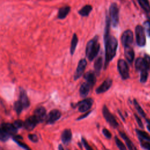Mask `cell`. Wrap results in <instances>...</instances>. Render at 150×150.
<instances>
[{
	"instance_id": "cell-1",
	"label": "cell",
	"mask_w": 150,
	"mask_h": 150,
	"mask_svg": "<svg viewBox=\"0 0 150 150\" xmlns=\"http://www.w3.org/2000/svg\"><path fill=\"white\" fill-rule=\"evenodd\" d=\"M105 44V63L104 69H106L109 62L112 60L116 54L118 47V40L113 36L109 35H104Z\"/></svg>"
},
{
	"instance_id": "cell-2",
	"label": "cell",
	"mask_w": 150,
	"mask_h": 150,
	"mask_svg": "<svg viewBox=\"0 0 150 150\" xmlns=\"http://www.w3.org/2000/svg\"><path fill=\"white\" fill-rule=\"evenodd\" d=\"M100 50V44L98 42V36H96L89 40L86 47V56L90 61H92L97 55Z\"/></svg>"
},
{
	"instance_id": "cell-3",
	"label": "cell",
	"mask_w": 150,
	"mask_h": 150,
	"mask_svg": "<svg viewBox=\"0 0 150 150\" xmlns=\"http://www.w3.org/2000/svg\"><path fill=\"white\" fill-rule=\"evenodd\" d=\"M135 67L137 71H148L150 69V56L145 54L143 58H137L135 62Z\"/></svg>"
},
{
	"instance_id": "cell-4",
	"label": "cell",
	"mask_w": 150,
	"mask_h": 150,
	"mask_svg": "<svg viewBox=\"0 0 150 150\" xmlns=\"http://www.w3.org/2000/svg\"><path fill=\"white\" fill-rule=\"evenodd\" d=\"M109 15L110 23L114 28L118 26L119 23V9L115 3H112L109 8Z\"/></svg>"
},
{
	"instance_id": "cell-5",
	"label": "cell",
	"mask_w": 150,
	"mask_h": 150,
	"mask_svg": "<svg viewBox=\"0 0 150 150\" xmlns=\"http://www.w3.org/2000/svg\"><path fill=\"white\" fill-rule=\"evenodd\" d=\"M117 69L122 79L126 80L129 77V67L124 59H119L117 62Z\"/></svg>"
},
{
	"instance_id": "cell-6",
	"label": "cell",
	"mask_w": 150,
	"mask_h": 150,
	"mask_svg": "<svg viewBox=\"0 0 150 150\" xmlns=\"http://www.w3.org/2000/svg\"><path fill=\"white\" fill-rule=\"evenodd\" d=\"M93 104V100L91 98H87L84 99L76 104L72 105L73 107H78V110L79 112H84L88 111L91 107Z\"/></svg>"
},
{
	"instance_id": "cell-7",
	"label": "cell",
	"mask_w": 150,
	"mask_h": 150,
	"mask_svg": "<svg viewBox=\"0 0 150 150\" xmlns=\"http://www.w3.org/2000/svg\"><path fill=\"white\" fill-rule=\"evenodd\" d=\"M103 115L106 121L114 128H117L118 127L119 124L117 121L114 116L110 112L108 108L105 105H104L102 109Z\"/></svg>"
},
{
	"instance_id": "cell-8",
	"label": "cell",
	"mask_w": 150,
	"mask_h": 150,
	"mask_svg": "<svg viewBox=\"0 0 150 150\" xmlns=\"http://www.w3.org/2000/svg\"><path fill=\"white\" fill-rule=\"evenodd\" d=\"M135 32L137 45L139 47H144L146 44V37L143 27L141 25H137Z\"/></svg>"
},
{
	"instance_id": "cell-9",
	"label": "cell",
	"mask_w": 150,
	"mask_h": 150,
	"mask_svg": "<svg viewBox=\"0 0 150 150\" xmlns=\"http://www.w3.org/2000/svg\"><path fill=\"white\" fill-rule=\"evenodd\" d=\"M121 43L124 47L131 46L133 42V33L129 30H125L121 36Z\"/></svg>"
},
{
	"instance_id": "cell-10",
	"label": "cell",
	"mask_w": 150,
	"mask_h": 150,
	"mask_svg": "<svg viewBox=\"0 0 150 150\" xmlns=\"http://www.w3.org/2000/svg\"><path fill=\"white\" fill-rule=\"evenodd\" d=\"M86 66H87V61L85 59H82L79 61L76 70L74 74V80H77L81 77V76L83 75L85 70Z\"/></svg>"
},
{
	"instance_id": "cell-11",
	"label": "cell",
	"mask_w": 150,
	"mask_h": 150,
	"mask_svg": "<svg viewBox=\"0 0 150 150\" xmlns=\"http://www.w3.org/2000/svg\"><path fill=\"white\" fill-rule=\"evenodd\" d=\"M61 112L59 110H53L47 115L46 118V122L49 124H53L61 117Z\"/></svg>"
},
{
	"instance_id": "cell-12",
	"label": "cell",
	"mask_w": 150,
	"mask_h": 150,
	"mask_svg": "<svg viewBox=\"0 0 150 150\" xmlns=\"http://www.w3.org/2000/svg\"><path fill=\"white\" fill-rule=\"evenodd\" d=\"M33 116L37 120L38 122H41L45 121L47 117L45 108L42 106L38 107L34 111Z\"/></svg>"
},
{
	"instance_id": "cell-13",
	"label": "cell",
	"mask_w": 150,
	"mask_h": 150,
	"mask_svg": "<svg viewBox=\"0 0 150 150\" xmlns=\"http://www.w3.org/2000/svg\"><path fill=\"white\" fill-rule=\"evenodd\" d=\"M112 84V80L110 78H107L105 79L103 83L100 85L96 89V93L97 94H101L106 92L107 90H108L110 87H111Z\"/></svg>"
},
{
	"instance_id": "cell-14",
	"label": "cell",
	"mask_w": 150,
	"mask_h": 150,
	"mask_svg": "<svg viewBox=\"0 0 150 150\" xmlns=\"http://www.w3.org/2000/svg\"><path fill=\"white\" fill-rule=\"evenodd\" d=\"M84 79L92 88L96 82V74L94 71L90 70L84 74Z\"/></svg>"
},
{
	"instance_id": "cell-15",
	"label": "cell",
	"mask_w": 150,
	"mask_h": 150,
	"mask_svg": "<svg viewBox=\"0 0 150 150\" xmlns=\"http://www.w3.org/2000/svg\"><path fill=\"white\" fill-rule=\"evenodd\" d=\"M38 123L37 120L33 115L28 118L25 122H23V127L25 128L28 131L32 130Z\"/></svg>"
},
{
	"instance_id": "cell-16",
	"label": "cell",
	"mask_w": 150,
	"mask_h": 150,
	"mask_svg": "<svg viewBox=\"0 0 150 150\" xmlns=\"http://www.w3.org/2000/svg\"><path fill=\"white\" fill-rule=\"evenodd\" d=\"M124 55L127 60V61L129 63H132V62L134 61V51L132 47L131 46H125L124 47Z\"/></svg>"
},
{
	"instance_id": "cell-17",
	"label": "cell",
	"mask_w": 150,
	"mask_h": 150,
	"mask_svg": "<svg viewBox=\"0 0 150 150\" xmlns=\"http://www.w3.org/2000/svg\"><path fill=\"white\" fill-rule=\"evenodd\" d=\"M23 108H26L29 106L30 103L26 91L23 89H21L19 93V100Z\"/></svg>"
},
{
	"instance_id": "cell-18",
	"label": "cell",
	"mask_w": 150,
	"mask_h": 150,
	"mask_svg": "<svg viewBox=\"0 0 150 150\" xmlns=\"http://www.w3.org/2000/svg\"><path fill=\"white\" fill-rule=\"evenodd\" d=\"M72 132L70 129H65L61 135V139L64 144H68L71 140Z\"/></svg>"
},
{
	"instance_id": "cell-19",
	"label": "cell",
	"mask_w": 150,
	"mask_h": 150,
	"mask_svg": "<svg viewBox=\"0 0 150 150\" xmlns=\"http://www.w3.org/2000/svg\"><path fill=\"white\" fill-rule=\"evenodd\" d=\"M1 128H2L9 135H15L17 132V128H16L13 124L10 123L5 122L2 124Z\"/></svg>"
},
{
	"instance_id": "cell-20",
	"label": "cell",
	"mask_w": 150,
	"mask_h": 150,
	"mask_svg": "<svg viewBox=\"0 0 150 150\" xmlns=\"http://www.w3.org/2000/svg\"><path fill=\"white\" fill-rule=\"evenodd\" d=\"M119 134H120V135L121 136V137L124 140L129 150H137V149L136 146H135V145L134 144V143L131 141V140L129 138V137L125 134V133L120 131Z\"/></svg>"
},
{
	"instance_id": "cell-21",
	"label": "cell",
	"mask_w": 150,
	"mask_h": 150,
	"mask_svg": "<svg viewBox=\"0 0 150 150\" xmlns=\"http://www.w3.org/2000/svg\"><path fill=\"white\" fill-rule=\"evenodd\" d=\"M91 88V86L87 82L82 83L79 89L80 96L83 98L86 97L88 96Z\"/></svg>"
},
{
	"instance_id": "cell-22",
	"label": "cell",
	"mask_w": 150,
	"mask_h": 150,
	"mask_svg": "<svg viewBox=\"0 0 150 150\" xmlns=\"http://www.w3.org/2000/svg\"><path fill=\"white\" fill-rule=\"evenodd\" d=\"M70 11V7L69 6H64L63 7H61L59 8V11H58V15H57V18L59 19H64L69 13Z\"/></svg>"
},
{
	"instance_id": "cell-23",
	"label": "cell",
	"mask_w": 150,
	"mask_h": 150,
	"mask_svg": "<svg viewBox=\"0 0 150 150\" xmlns=\"http://www.w3.org/2000/svg\"><path fill=\"white\" fill-rule=\"evenodd\" d=\"M103 57L101 56L98 57L96 60H95L94 64V72L96 75L99 76L100 74L101 70L102 69L103 66Z\"/></svg>"
},
{
	"instance_id": "cell-24",
	"label": "cell",
	"mask_w": 150,
	"mask_h": 150,
	"mask_svg": "<svg viewBox=\"0 0 150 150\" xmlns=\"http://www.w3.org/2000/svg\"><path fill=\"white\" fill-rule=\"evenodd\" d=\"M78 38L77 36L76 33H74L73 36H72V39H71V45H70V54L71 55H73L75 52L76 46L77 45L78 43Z\"/></svg>"
},
{
	"instance_id": "cell-25",
	"label": "cell",
	"mask_w": 150,
	"mask_h": 150,
	"mask_svg": "<svg viewBox=\"0 0 150 150\" xmlns=\"http://www.w3.org/2000/svg\"><path fill=\"white\" fill-rule=\"evenodd\" d=\"M92 9L93 8L90 5H86L79 11L78 12L82 16H87L92 11Z\"/></svg>"
},
{
	"instance_id": "cell-26",
	"label": "cell",
	"mask_w": 150,
	"mask_h": 150,
	"mask_svg": "<svg viewBox=\"0 0 150 150\" xmlns=\"http://www.w3.org/2000/svg\"><path fill=\"white\" fill-rule=\"evenodd\" d=\"M135 131L138 135V138L142 139L145 140L150 142V135L144 131L140 130L139 129H135Z\"/></svg>"
},
{
	"instance_id": "cell-27",
	"label": "cell",
	"mask_w": 150,
	"mask_h": 150,
	"mask_svg": "<svg viewBox=\"0 0 150 150\" xmlns=\"http://www.w3.org/2000/svg\"><path fill=\"white\" fill-rule=\"evenodd\" d=\"M138 2L140 6L145 12H150V4L148 0H138Z\"/></svg>"
},
{
	"instance_id": "cell-28",
	"label": "cell",
	"mask_w": 150,
	"mask_h": 150,
	"mask_svg": "<svg viewBox=\"0 0 150 150\" xmlns=\"http://www.w3.org/2000/svg\"><path fill=\"white\" fill-rule=\"evenodd\" d=\"M133 104H134V105L135 109L137 110L138 114L139 115H141L142 117H143L144 118H145L146 114L144 112V111L143 110V109L142 108V107L140 106L139 103L137 102L136 99H134L133 100Z\"/></svg>"
},
{
	"instance_id": "cell-29",
	"label": "cell",
	"mask_w": 150,
	"mask_h": 150,
	"mask_svg": "<svg viewBox=\"0 0 150 150\" xmlns=\"http://www.w3.org/2000/svg\"><path fill=\"white\" fill-rule=\"evenodd\" d=\"M114 141H115V144L117 146L119 150H127L125 145L123 144V142L117 136L115 137Z\"/></svg>"
},
{
	"instance_id": "cell-30",
	"label": "cell",
	"mask_w": 150,
	"mask_h": 150,
	"mask_svg": "<svg viewBox=\"0 0 150 150\" xmlns=\"http://www.w3.org/2000/svg\"><path fill=\"white\" fill-rule=\"evenodd\" d=\"M9 135L2 128H0V140L2 141H6L9 137Z\"/></svg>"
},
{
	"instance_id": "cell-31",
	"label": "cell",
	"mask_w": 150,
	"mask_h": 150,
	"mask_svg": "<svg viewBox=\"0 0 150 150\" xmlns=\"http://www.w3.org/2000/svg\"><path fill=\"white\" fill-rule=\"evenodd\" d=\"M143 28L148 36L150 38V20H147L144 22Z\"/></svg>"
},
{
	"instance_id": "cell-32",
	"label": "cell",
	"mask_w": 150,
	"mask_h": 150,
	"mask_svg": "<svg viewBox=\"0 0 150 150\" xmlns=\"http://www.w3.org/2000/svg\"><path fill=\"white\" fill-rule=\"evenodd\" d=\"M148 77V71L144 70L141 71V74H140V82L142 83H145Z\"/></svg>"
},
{
	"instance_id": "cell-33",
	"label": "cell",
	"mask_w": 150,
	"mask_h": 150,
	"mask_svg": "<svg viewBox=\"0 0 150 150\" xmlns=\"http://www.w3.org/2000/svg\"><path fill=\"white\" fill-rule=\"evenodd\" d=\"M14 108H15L16 113L18 114H19L21 112V111H22V110L23 109V105H22L21 103L18 100L14 103Z\"/></svg>"
},
{
	"instance_id": "cell-34",
	"label": "cell",
	"mask_w": 150,
	"mask_h": 150,
	"mask_svg": "<svg viewBox=\"0 0 150 150\" xmlns=\"http://www.w3.org/2000/svg\"><path fill=\"white\" fill-rule=\"evenodd\" d=\"M140 141V144L142 148L146 149V150H150V142L148 141H146L145 140L142 139L141 138H139Z\"/></svg>"
},
{
	"instance_id": "cell-35",
	"label": "cell",
	"mask_w": 150,
	"mask_h": 150,
	"mask_svg": "<svg viewBox=\"0 0 150 150\" xmlns=\"http://www.w3.org/2000/svg\"><path fill=\"white\" fill-rule=\"evenodd\" d=\"M81 142L84 146L85 147L86 150H93V149L91 148V146L88 144L87 141L86 140V139L84 137H81Z\"/></svg>"
},
{
	"instance_id": "cell-36",
	"label": "cell",
	"mask_w": 150,
	"mask_h": 150,
	"mask_svg": "<svg viewBox=\"0 0 150 150\" xmlns=\"http://www.w3.org/2000/svg\"><path fill=\"white\" fill-rule=\"evenodd\" d=\"M134 117H135V120H136V121H137V122L138 126H139L141 128L144 129V125H143V123H142V121H141L140 117H139L137 114H134Z\"/></svg>"
},
{
	"instance_id": "cell-37",
	"label": "cell",
	"mask_w": 150,
	"mask_h": 150,
	"mask_svg": "<svg viewBox=\"0 0 150 150\" xmlns=\"http://www.w3.org/2000/svg\"><path fill=\"white\" fill-rule=\"evenodd\" d=\"M102 132L103 135L107 138V139H111L112 137L111 133L107 129V128H103L102 129Z\"/></svg>"
},
{
	"instance_id": "cell-38",
	"label": "cell",
	"mask_w": 150,
	"mask_h": 150,
	"mask_svg": "<svg viewBox=\"0 0 150 150\" xmlns=\"http://www.w3.org/2000/svg\"><path fill=\"white\" fill-rule=\"evenodd\" d=\"M13 125L16 128H19L23 126V122L20 120H17L15 121H14Z\"/></svg>"
},
{
	"instance_id": "cell-39",
	"label": "cell",
	"mask_w": 150,
	"mask_h": 150,
	"mask_svg": "<svg viewBox=\"0 0 150 150\" xmlns=\"http://www.w3.org/2000/svg\"><path fill=\"white\" fill-rule=\"evenodd\" d=\"M28 138L31 141L33 142H37L38 141V136L36 134H29L28 135Z\"/></svg>"
},
{
	"instance_id": "cell-40",
	"label": "cell",
	"mask_w": 150,
	"mask_h": 150,
	"mask_svg": "<svg viewBox=\"0 0 150 150\" xmlns=\"http://www.w3.org/2000/svg\"><path fill=\"white\" fill-rule=\"evenodd\" d=\"M91 112V111H87V112H86V114H83V115H80V117H79L77 118L76 120H77V121H79V120H83V119L86 118Z\"/></svg>"
},
{
	"instance_id": "cell-41",
	"label": "cell",
	"mask_w": 150,
	"mask_h": 150,
	"mask_svg": "<svg viewBox=\"0 0 150 150\" xmlns=\"http://www.w3.org/2000/svg\"><path fill=\"white\" fill-rule=\"evenodd\" d=\"M145 120H146V122H147V126H146V128L148 129V130L150 132V120L148 119V118H145Z\"/></svg>"
},
{
	"instance_id": "cell-42",
	"label": "cell",
	"mask_w": 150,
	"mask_h": 150,
	"mask_svg": "<svg viewBox=\"0 0 150 150\" xmlns=\"http://www.w3.org/2000/svg\"><path fill=\"white\" fill-rule=\"evenodd\" d=\"M58 148H59V150H64V148H63V146H62L61 144L59 145Z\"/></svg>"
},
{
	"instance_id": "cell-43",
	"label": "cell",
	"mask_w": 150,
	"mask_h": 150,
	"mask_svg": "<svg viewBox=\"0 0 150 150\" xmlns=\"http://www.w3.org/2000/svg\"><path fill=\"white\" fill-rule=\"evenodd\" d=\"M27 150H31V149H30V148H29V149H27Z\"/></svg>"
},
{
	"instance_id": "cell-44",
	"label": "cell",
	"mask_w": 150,
	"mask_h": 150,
	"mask_svg": "<svg viewBox=\"0 0 150 150\" xmlns=\"http://www.w3.org/2000/svg\"><path fill=\"white\" fill-rule=\"evenodd\" d=\"M120 1H122V0H120Z\"/></svg>"
},
{
	"instance_id": "cell-45",
	"label": "cell",
	"mask_w": 150,
	"mask_h": 150,
	"mask_svg": "<svg viewBox=\"0 0 150 150\" xmlns=\"http://www.w3.org/2000/svg\"><path fill=\"white\" fill-rule=\"evenodd\" d=\"M67 150H69V149H67Z\"/></svg>"
},
{
	"instance_id": "cell-46",
	"label": "cell",
	"mask_w": 150,
	"mask_h": 150,
	"mask_svg": "<svg viewBox=\"0 0 150 150\" xmlns=\"http://www.w3.org/2000/svg\"><path fill=\"white\" fill-rule=\"evenodd\" d=\"M76 150H77V149H76Z\"/></svg>"
},
{
	"instance_id": "cell-47",
	"label": "cell",
	"mask_w": 150,
	"mask_h": 150,
	"mask_svg": "<svg viewBox=\"0 0 150 150\" xmlns=\"http://www.w3.org/2000/svg\"><path fill=\"white\" fill-rule=\"evenodd\" d=\"M107 150H108V149H107Z\"/></svg>"
}]
</instances>
